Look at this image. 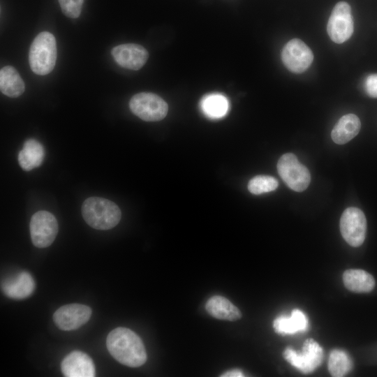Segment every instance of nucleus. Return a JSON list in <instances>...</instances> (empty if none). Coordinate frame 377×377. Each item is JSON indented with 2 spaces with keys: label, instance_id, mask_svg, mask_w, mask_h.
<instances>
[{
  "label": "nucleus",
  "instance_id": "nucleus-1",
  "mask_svg": "<svg viewBox=\"0 0 377 377\" xmlns=\"http://www.w3.org/2000/svg\"><path fill=\"white\" fill-rule=\"evenodd\" d=\"M107 348L119 363L129 367H139L147 361L144 343L133 331L126 327H117L108 335Z\"/></svg>",
  "mask_w": 377,
  "mask_h": 377
},
{
  "label": "nucleus",
  "instance_id": "nucleus-2",
  "mask_svg": "<svg viewBox=\"0 0 377 377\" xmlns=\"http://www.w3.org/2000/svg\"><path fill=\"white\" fill-rule=\"evenodd\" d=\"M82 214L86 223L97 230H109L120 221L121 213L112 201L100 197L86 199L82 206Z\"/></svg>",
  "mask_w": 377,
  "mask_h": 377
},
{
  "label": "nucleus",
  "instance_id": "nucleus-3",
  "mask_svg": "<svg viewBox=\"0 0 377 377\" xmlns=\"http://www.w3.org/2000/svg\"><path fill=\"white\" fill-rule=\"evenodd\" d=\"M57 43L53 34L47 31L38 34L33 40L29 54L31 69L39 75L50 73L57 60Z\"/></svg>",
  "mask_w": 377,
  "mask_h": 377
},
{
  "label": "nucleus",
  "instance_id": "nucleus-4",
  "mask_svg": "<svg viewBox=\"0 0 377 377\" xmlns=\"http://www.w3.org/2000/svg\"><path fill=\"white\" fill-rule=\"evenodd\" d=\"M277 170L286 184L295 191L302 192L310 184L311 175L309 170L292 153L281 156L277 163Z\"/></svg>",
  "mask_w": 377,
  "mask_h": 377
},
{
  "label": "nucleus",
  "instance_id": "nucleus-5",
  "mask_svg": "<svg viewBox=\"0 0 377 377\" xmlns=\"http://www.w3.org/2000/svg\"><path fill=\"white\" fill-rule=\"evenodd\" d=\"M131 112L146 121H160L165 117L168 111L167 103L158 95L149 92H141L134 95L130 100Z\"/></svg>",
  "mask_w": 377,
  "mask_h": 377
},
{
  "label": "nucleus",
  "instance_id": "nucleus-6",
  "mask_svg": "<svg viewBox=\"0 0 377 377\" xmlns=\"http://www.w3.org/2000/svg\"><path fill=\"white\" fill-rule=\"evenodd\" d=\"M285 360L303 374H309L319 367L323 361V350L313 339H306L301 353L287 348L283 353Z\"/></svg>",
  "mask_w": 377,
  "mask_h": 377
},
{
  "label": "nucleus",
  "instance_id": "nucleus-7",
  "mask_svg": "<svg viewBox=\"0 0 377 377\" xmlns=\"http://www.w3.org/2000/svg\"><path fill=\"white\" fill-rule=\"evenodd\" d=\"M353 29L350 6L345 1L338 2L327 22V31L330 39L336 43H343L350 38Z\"/></svg>",
  "mask_w": 377,
  "mask_h": 377
},
{
  "label": "nucleus",
  "instance_id": "nucleus-8",
  "mask_svg": "<svg viewBox=\"0 0 377 377\" xmlns=\"http://www.w3.org/2000/svg\"><path fill=\"white\" fill-rule=\"evenodd\" d=\"M30 235L33 244L45 248L54 241L58 233V223L53 214L47 211H38L31 219Z\"/></svg>",
  "mask_w": 377,
  "mask_h": 377
},
{
  "label": "nucleus",
  "instance_id": "nucleus-9",
  "mask_svg": "<svg viewBox=\"0 0 377 377\" xmlns=\"http://www.w3.org/2000/svg\"><path fill=\"white\" fill-rule=\"evenodd\" d=\"M340 231L349 245L361 246L367 232V219L363 212L354 207L346 209L341 216Z\"/></svg>",
  "mask_w": 377,
  "mask_h": 377
},
{
  "label": "nucleus",
  "instance_id": "nucleus-10",
  "mask_svg": "<svg viewBox=\"0 0 377 377\" xmlns=\"http://www.w3.org/2000/svg\"><path fill=\"white\" fill-rule=\"evenodd\" d=\"M281 59L288 70L295 73H301L311 66L313 60V54L311 49L302 40L293 38L283 47Z\"/></svg>",
  "mask_w": 377,
  "mask_h": 377
},
{
  "label": "nucleus",
  "instance_id": "nucleus-11",
  "mask_svg": "<svg viewBox=\"0 0 377 377\" xmlns=\"http://www.w3.org/2000/svg\"><path fill=\"white\" fill-rule=\"evenodd\" d=\"M91 309L81 304H69L59 308L53 314V320L61 330H77L91 318Z\"/></svg>",
  "mask_w": 377,
  "mask_h": 377
},
{
  "label": "nucleus",
  "instance_id": "nucleus-12",
  "mask_svg": "<svg viewBox=\"0 0 377 377\" xmlns=\"http://www.w3.org/2000/svg\"><path fill=\"white\" fill-rule=\"evenodd\" d=\"M111 54L114 61L121 67L137 71L147 62V50L138 44L126 43L113 47Z\"/></svg>",
  "mask_w": 377,
  "mask_h": 377
},
{
  "label": "nucleus",
  "instance_id": "nucleus-13",
  "mask_svg": "<svg viewBox=\"0 0 377 377\" xmlns=\"http://www.w3.org/2000/svg\"><path fill=\"white\" fill-rule=\"evenodd\" d=\"M61 369L66 377H94L96 374L92 359L79 350L72 351L63 359Z\"/></svg>",
  "mask_w": 377,
  "mask_h": 377
},
{
  "label": "nucleus",
  "instance_id": "nucleus-14",
  "mask_svg": "<svg viewBox=\"0 0 377 377\" xmlns=\"http://www.w3.org/2000/svg\"><path fill=\"white\" fill-rule=\"evenodd\" d=\"M35 288V281L27 271L20 272L1 282L3 294L14 300H22L29 297Z\"/></svg>",
  "mask_w": 377,
  "mask_h": 377
},
{
  "label": "nucleus",
  "instance_id": "nucleus-15",
  "mask_svg": "<svg viewBox=\"0 0 377 377\" xmlns=\"http://www.w3.org/2000/svg\"><path fill=\"white\" fill-rule=\"evenodd\" d=\"M205 309L212 317L229 321H235L242 317L240 310L227 298L214 295L210 297L206 304Z\"/></svg>",
  "mask_w": 377,
  "mask_h": 377
},
{
  "label": "nucleus",
  "instance_id": "nucleus-16",
  "mask_svg": "<svg viewBox=\"0 0 377 377\" xmlns=\"http://www.w3.org/2000/svg\"><path fill=\"white\" fill-rule=\"evenodd\" d=\"M360 128L361 122L357 116L354 114L343 115L334 126L332 139L337 144H346L358 134Z\"/></svg>",
  "mask_w": 377,
  "mask_h": 377
},
{
  "label": "nucleus",
  "instance_id": "nucleus-17",
  "mask_svg": "<svg viewBox=\"0 0 377 377\" xmlns=\"http://www.w3.org/2000/svg\"><path fill=\"white\" fill-rule=\"evenodd\" d=\"M308 320L305 314L299 309H294L290 316H280L273 322L274 331L280 334H293L307 329Z\"/></svg>",
  "mask_w": 377,
  "mask_h": 377
},
{
  "label": "nucleus",
  "instance_id": "nucleus-18",
  "mask_svg": "<svg viewBox=\"0 0 377 377\" xmlns=\"http://www.w3.org/2000/svg\"><path fill=\"white\" fill-rule=\"evenodd\" d=\"M44 156L43 146L35 139H29L19 152L18 162L24 170L30 171L42 164Z\"/></svg>",
  "mask_w": 377,
  "mask_h": 377
},
{
  "label": "nucleus",
  "instance_id": "nucleus-19",
  "mask_svg": "<svg viewBox=\"0 0 377 377\" xmlns=\"http://www.w3.org/2000/svg\"><path fill=\"white\" fill-rule=\"evenodd\" d=\"M345 287L355 293H369L375 287V280L371 274L362 269H350L343 272Z\"/></svg>",
  "mask_w": 377,
  "mask_h": 377
},
{
  "label": "nucleus",
  "instance_id": "nucleus-20",
  "mask_svg": "<svg viewBox=\"0 0 377 377\" xmlns=\"http://www.w3.org/2000/svg\"><path fill=\"white\" fill-rule=\"evenodd\" d=\"M0 89L4 95L11 98H17L24 93V81L14 67L6 66L1 69Z\"/></svg>",
  "mask_w": 377,
  "mask_h": 377
},
{
  "label": "nucleus",
  "instance_id": "nucleus-21",
  "mask_svg": "<svg viewBox=\"0 0 377 377\" xmlns=\"http://www.w3.org/2000/svg\"><path fill=\"white\" fill-rule=\"evenodd\" d=\"M200 107L204 114L212 119H219L226 115L228 110V102L225 96L212 94L205 96Z\"/></svg>",
  "mask_w": 377,
  "mask_h": 377
},
{
  "label": "nucleus",
  "instance_id": "nucleus-22",
  "mask_svg": "<svg viewBox=\"0 0 377 377\" xmlns=\"http://www.w3.org/2000/svg\"><path fill=\"white\" fill-rule=\"evenodd\" d=\"M327 366L332 376L341 377L346 376L351 370L353 363L346 352L334 349L330 354Z\"/></svg>",
  "mask_w": 377,
  "mask_h": 377
},
{
  "label": "nucleus",
  "instance_id": "nucleus-23",
  "mask_svg": "<svg viewBox=\"0 0 377 377\" xmlns=\"http://www.w3.org/2000/svg\"><path fill=\"white\" fill-rule=\"evenodd\" d=\"M279 186L276 179L268 175H257L248 184L249 191L255 195L274 191Z\"/></svg>",
  "mask_w": 377,
  "mask_h": 377
},
{
  "label": "nucleus",
  "instance_id": "nucleus-24",
  "mask_svg": "<svg viewBox=\"0 0 377 377\" xmlns=\"http://www.w3.org/2000/svg\"><path fill=\"white\" fill-rule=\"evenodd\" d=\"M63 13L68 17L80 16L84 0H58Z\"/></svg>",
  "mask_w": 377,
  "mask_h": 377
},
{
  "label": "nucleus",
  "instance_id": "nucleus-25",
  "mask_svg": "<svg viewBox=\"0 0 377 377\" xmlns=\"http://www.w3.org/2000/svg\"><path fill=\"white\" fill-rule=\"evenodd\" d=\"M365 90L372 98H377V73L369 75L365 80Z\"/></svg>",
  "mask_w": 377,
  "mask_h": 377
},
{
  "label": "nucleus",
  "instance_id": "nucleus-26",
  "mask_svg": "<svg viewBox=\"0 0 377 377\" xmlns=\"http://www.w3.org/2000/svg\"><path fill=\"white\" fill-rule=\"evenodd\" d=\"M222 377H242L244 376L242 371L239 369H232L221 375Z\"/></svg>",
  "mask_w": 377,
  "mask_h": 377
}]
</instances>
